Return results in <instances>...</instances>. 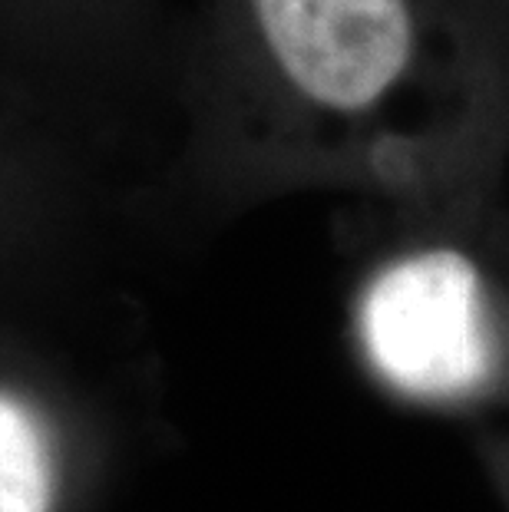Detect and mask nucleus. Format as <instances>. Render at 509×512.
<instances>
[{
    "label": "nucleus",
    "instance_id": "f03ea898",
    "mask_svg": "<svg viewBox=\"0 0 509 512\" xmlns=\"http://www.w3.org/2000/svg\"><path fill=\"white\" fill-rule=\"evenodd\" d=\"M143 176L0 67V304L77 288L146 238Z\"/></svg>",
    "mask_w": 509,
    "mask_h": 512
},
{
    "label": "nucleus",
    "instance_id": "f257e3e1",
    "mask_svg": "<svg viewBox=\"0 0 509 512\" xmlns=\"http://www.w3.org/2000/svg\"><path fill=\"white\" fill-rule=\"evenodd\" d=\"M509 166L470 0H196L146 235L189 242L298 195L384 199Z\"/></svg>",
    "mask_w": 509,
    "mask_h": 512
},
{
    "label": "nucleus",
    "instance_id": "7ed1b4c3",
    "mask_svg": "<svg viewBox=\"0 0 509 512\" xmlns=\"http://www.w3.org/2000/svg\"><path fill=\"white\" fill-rule=\"evenodd\" d=\"M182 14L172 0H0V67L153 189L172 139Z\"/></svg>",
    "mask_w": 509,
    "mask_h": 512
},
{
    "label": "nucleus",
    "instance_id": "20e7f679",
    "mask_svg": "<svg viewBox=\"0 0 509 512\" xmlns=\"http://www.w3.org/2000/svg\"><path fill=\"white\" fill-rule=\"evenodd\" d=\"M73 420L63 370L0 328V512H57Z\"/></svg>",
    "mask_w": 509,
    "mask_h": 512
}]
</instances>
